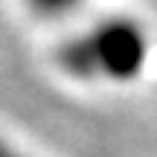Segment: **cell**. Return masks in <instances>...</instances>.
<instances>
[{"label":"cell","instance_id":"3957f363","mask_svg":"<svg viewBox=\"0 0 157 157\" xmlns=\"http://www.w3.org/2000/svg\"><path fill=\"white\" fill-rule=\"evenodd\" d=\"M0 157H29V154H23L17 146H12V143H6V140H0Z\"/></svg>","mask_w":157,"mask_h":157},{"label":"cell","instance_id":"6da1fadb","mask_svg":"<svg viewBox=\"0 0 157 157\" xmlns=\"http://www.w3.org/2000/svg\"><path fill=\"white\" fill-rule=\"evenodd\" d=\"M151 61V32L131 15H102L76 29L58 50V64L73 82L128 87Z\"/></svg>","mask_w":157,"mask_h":157},{"label":"cell","instance_id":"7a4b0ae2","mask_svg":"<svg viewBox=\"0 0 157 157\" xmlns=\"http://www.w3.org/2000/svg\"><path fill=\"white\" fill-rule=\"evenodd\" d=\"M21 9L26 15L38 17L47 23H61V21H73L87 9L90 0H17Z\"/></svg>","mask_w":157,"mask_h":157}]
</instances>
